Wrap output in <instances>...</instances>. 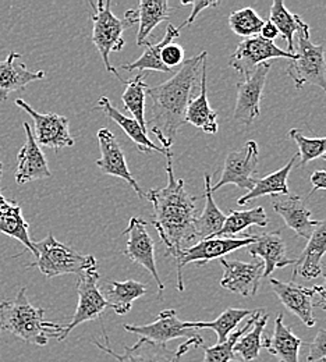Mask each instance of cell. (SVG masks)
<instances>
[{
  "label": "cell",
  "mask_w": 326,
  "mask_h": 362,
  "mask_svg": "<svg viewBox=\"0 0 326 362\" xmlns=\"http://www.w3.org/2000/svg\"><path fill=\"white\" fill-rule=\"evenodd\" d=\"M168 184L152 188L145 198L153 206L152 225L176 261L182 251L195 244L197 198L186 189L183 179H176L172 159L166 162Z\"/></svg>",
  "instance_id": "cell-1"
},
{
  "label": "cell",
  "mask_w": 326,
  "mask_h": 362,
  "mask_svg": "<svg viewBox=\"0 0 326 362\" xmlns=\"http://www.w3.org/2000/svg\"><path fill=\"white\" fill-rule=\"evenodd\" d=\"M206 66V52L185 60L177 73L168 81L148 88L152 100L146 127L159 139L162 148L170 151L180 127L186 123L187 105Z\"/></svg>",
  "instance_id": "cell-2"
},
{
  "label": "cell",
  "mask_w": 326,
  "mask_h": 362,
  "mask_svg": "<svg viewBox=\"0 0 326 362\" xmlns=\"http://www.w3.org/2000/svg\"><path fill=\"white\" fill-rule=\"evenodd\" d=\"M63 330L64 326L45 320L44 308L30 303L27 288H21L14 300L0 303V334L8 332L28 344L44 347L49 339H57Z\"/></svg>",
  "instance_id": "cell-3"
},
{
  "label": "cell",
  "mask_w": 326,
  "mask_h": 362,
  "mask_svg": "<svg viewBox=\"0 0 326 362\" xmlns=\"http://www.w3.org/2000/svg\"><path fill=\"white\" fill-rule=\"evenodd\" d=\"M93 7V42L98 49L105 69L107 73L115 74L123 84L126 83L117 70L110 63V53L120 52L126 42L123 40V33L139 23V10L130 8L126 11L123 18H117L112 11V1H90Z\"/></svg>",
  "instance_id": "cell-4"
},
{
  "label": "cell",
  "mask_w": 326,
  "mask_h": 362,
  "mask_svg": "<svg viewBox=\"0 0 326 362\" xmlns=\"http://www.w3.org/2000/svg\"><path fill=\"white\" fill-rule=\"evenodd\" d=\"M298 47L296 57L289 64L286 73L294 81L297 90L311 84L326 92V60L324 45H315L310 37V25L297 14Z\"/></svg>",
  "instance_id": "cell-5"
},
{
  "label": "cell",
  "mask_w": 326,
  "mask_h": 362,
  "mask_svg": "<svg viewBox=\"0 0 326 362\" xmlns=\"http://www.w3.org/2000/svg\"><path fill=\"white\" fill-rule=\"evenodd\" d=\"M37 258L30 267L38 268L47 277L53 279L62 274H81L90 269H96L98 261L93 255H83L71 247L57 241L52 233L41 241L34 243Z\"/></svg>",
  "instance_id": "cell-6"
},
{
  "label": "cell",
  "mask_w": 326,
  "mask_h": 362,
  "mask_svg": "<svg viewBox=\"0 0 326 362\" xmlns=\"http://www.w3.org/2000/svg\"><path fill=\"white\" fill-rule=\"evenodd\" d=\"M103 334H105V332H103ZM105 340H106L105 346L96 340H93V344L103 353L112 356L117 362H182L183 356L190 351V349H192V347L197 349V347L204 346V339L201 336L187 339L186 343L179 346L177 350H169L166 346L155 344L148 340L140 339L132 347L124 346L123 354H117L107 347L109 340H107L106 334H105Z\"/></svg>",
  "instance_id": "cell-7"
},
{
  "label": "cell",
  "mask_w": 326,
  "mask_h": 362,
  "mask_svg": "<svg viewBox=\"0 0 326 362\" xmlns=\"http://www.w3.org/2000/svg\"><path fill=\"white\" fill-rule=\"evenodd\" d=\"M255 241L254 234L241 237V238H228V237H212L208 240H202L191 247L182 251L179 255L176 265H177V290L185 291L183 283V268L188 264L204 265L209 261L222 258L235 250L245 248Z\"/></svg>",
  "instance_id": "cell-8"
},
{
  "label": "cell",
  "mask_w": 326,
  "mask_h": 362,
  "mask_svg": "<svg viewBox=\"0 0 326 362\" xmlns=\"http://www.w3.org/2000/svg\"><path fill=\"white\" fill-rule=\"evenodd\" d=\"M99 279H100V274L96 269H90L78 276V281H77L78 304L71 322L67 326H64L63 333L57 337L59 341H63L70 334V332L78 325L99 319L102 317L103 311L109 308L105 296L99 290V286H98Z\"/></svg>",
  "instance_id": "cell-9"
},
{
  "label": "cell",
  "mask_w": 326,
  "mask_h": 362,
  "mask_svg": "<svg viewBox=\"0 0 326 362\" xmlns=\"http://www.w3.org/2000/svg\"><path fill=\"white\" fill-rule=\"evenodd\" d=\"M260 162V149L255 141H248L240 151H232L225 159L223 172L219 181L212 185V191H218L226 184H234L238 188L251 191L258 179H255Z\"/></svg>",
  "instance_id": "cell-10"
},
{
  "label": "cell",
  "mask_w": 326,
  "mask_h": 362,
  "mask_svg": "<svg viewBox=\"0 0 326 362\" xmlns=\"http://www.w3.org/2000/svg\"><path fill=\"white\" fill-rule=\"evenodd\" d=\"M16 105L33 117L34 136L40 146L60 149L74 145L76 141L70 134V122L67 117L57 113H40L21 98L16 99Z\"/></svg>",
  "instance_id": "cell-11"
},
{
  "label": "cell",
  "mask_w": 326,
  "mask_h": 362,
  "mask_svg": "<svg viewBox=\"0 0 326 362\" xmlns=\"http://www.w3.org/2000/svg\"><path fill=\"white\" fill-rule=\"evenodd\" d=\"M127 235L124 255L134 264L141 265L149 272L159 288V298H162L165 284L162 283V279L159 277L158 268H156V259H155V243L148 233V223L142 218L134 216L130 219L129 226L124 230Z\"/></svg>",
  "instance_id": "cell-12"
},
{
  "label": "cell",
  "mask_w": 326,
  "mask_h": 362,
  "mask_svg": "<svg viewBox=\"0 0 326 362\" xmlns=\"http://www.w3.org/2000/svg\"><path fill=\"white\" fill-rule=\"evenodd\" d=\"M271 63L260 64L254 73L245 76L237 83V99L234 107V120L243 124H251L261 113V99L267 84Z\"/></svg>",
  "instance_id": "cell-13"
},
{
  "label": "cell",
  "mask_w": 326,
  "mask_h": 362,
  "mask_svg": "<svg viewBox=\"0 0 326 362\" xmlns=\"http://www.w3.org/2000/svg\"><path fill=\"white\" fill-rule=\"evenodd\" d=\"M279 57L293 60L296 54H291L287 50L278 47L274 42L257 35L241 41L231 54L228 63L237 73L245 77L254 73L260 64Z\"/></svg>",
  "instance_id": "cell-14"
},
{
  "label": "cell",
  "mask_w": 326,
  "mask_h": 362,
  "mask_svg": "<svg viewBox=\"0 0 326 362\" xmlns=\"http://www.w3.org/2000/svg\"><path fill=\"white\" fill-rule=\"evenodd\" d=\"M124 330L140 336L141 339L148 340L155 344L166 346L169 341L176 339H192L199 336L197 329L187 327L186 322H182L177 315L176 310H163L152 323L148 325H124Z\"/></svg>",
  "instance_id": "cell-15"
},
{
  "label": "cell",
  "mask_w": 326,
  "mask_h": 362,
  "mask_svg": "<svg viewBox=\"0 0 326 362\" xmlns=\"http://www.w3.org/2000/svg\"><path fill=\"white\" fill-rule=\"evenodd\" d=\"M98 142L100 149V158L95 162L103 175L119 177L126 181L140 198H145L137 180L129 170L126 155L115 134L107 129L98 130Z\"/></svg>",
  "instance_id": "cell-16"
},
{
  "label": "cell",
  "mask_w": 326,
  "mask_h": 362,
  "mask_svg": "<svg viewBox=\"0 0 326 362\" xmlns=\"http://www.w3.org/2000/svg\"><path fill=\"white\" fill-rule=\"evenodd\" d=\"M223 276L221 286L234 294L243 297H254L258 293L261 279L264 277V262H241L221 258Z\"/></svg>",
  "instance_id": "cell-17"
},
{
  "label": "cell",
  "mask_w": 326,
  "mask_h": 362,
  "mask_svg": "<svg viewBox=\"0 0 326 362\" xmlns=\"http://www.w3.org/2000/svg\"><path fill=\"white\" fill-rule=\"evenodd\" d=\"M269 283L278 296L280 303L305 326L313 327L317 323L314 317V287L307 288L304 286L296 284L294 281L283 283L276 279H269Z\"/></svg>",
  "instance_id": "cell-18"
},
{
  "label": "cell",
  "mask_w": 326,
  "mask_h": 362,
  "mask_svg": "<svg viewBox=\"0 0 326 362\" xmlns=\"http://www.w3.org/2000/svg\"><path fill=\"white\" fill-rule=\"evenodd\" d=\"M255 241L250 244L247 252L264 262V277H269L276 269L296 264L297 258H290L284 240L279 233L254 234Z\"/></svg>",
  "instance_id": "cell-19"
},
{
  "label": "cell",
  "mask_w": 326,
  "mask_h": 362,
  "mask_svg": "<svg viewBox=\"0 0 326 362\" xmlns=\"http://www.w3.org/2000/svg\"><path fill=\"white\" fill-rule=\"evenodd\" d=\"M23 127L25 132V144L17 155L18 166L16 172V182L25 184L28 181L42 180L52 177L47 158L41 146L35 141L33 129L28 123H24Z\"/></svg>",
  "instance_id": "cell-20"
},
{
  "label": "cell",
  "mask_w": 326,
  "mask_h": 362,
  "mask_svg": "<svg viewBox=\"0 0 326 362\" xmlns=\"http://www.w3.org/2000/svg\"><path fill=\"white\" fill-rule=\"evenodd\" d=\"M272 208L284 221L286 226L291 228L298 237L307 240L320 223V221H314L311 218V211L307 208V201L298 195L287 199L274 198Z\"/></svg>",
  "instance_id": "cell-21"
},
{
  "label": "cell",
  "mask_w": 326,
  "mask_h": 362,
  "mask_svg": "<svg viewBox=\"0 0 326 362\" xmlns=\"http://www.w3.org/2000/svg\"><path fill=\"white\" fill-rule=\"evenodd\" d=\"M20 57V53L10 52L7 57L0 62V103L7 100L11 92L25 90L28 84L44 80L47 76L42 70L31 71L25 64H16V60Z\"/></svg>",
  "instance_id": "cell-22"
},
{
  "label": "cell",
  "mask_w": 326,
  "mask_h": 362,
  "mask_svg": "<svg viewBox=\"0 0 326 362\" xmlns=\"http://www.w3.org/2000/svg\"><path fill=\"white\" fill-rule=\"evenodd\" d=\"M326 254V219L320 221L318 226L313 231L311 237L301 255L296 259L293 269V280L297 274L303 276L307 280L317 279L322 271V258Z\"/></svg>",
  "instance_id": "cell-23"
},
{
  "label": "cell",
  "mask_w": 326,
  "mask_h": 362,
  "mask_svg": "<svg viewBox=\"0 0 326 362\" xmlns=\"http://www.w3.org/2000/svg\"><path fill=\"white\" fill-rule=\"evenodd\" d=\"M98 107L105 113L106 117H109L110 120H113L117 126H120V129L129 136V138L137 145L139 151L142 153H149L152 151L163 153L166 156V159H172V151H168L159 145H155L149 138L148 134L141 129L140 124L133 119V117H127L126 115H123L119 109H116L109 98L106 96H100L98 99Z\"/></svg>",
  "instance_id": "cell-24"
},
{
  "label": "cell",
  "mask_w": 326,
  "mask_h": 362,
  "mask_svg": "<svg viewBox=\"0 0 326 362\" xmlns=\"http://www.w3.org/2000/svg\"><path fill=\"white\" fill-rule=\"evenodd\" d=\"M30 223L24 219L23 209L16 201H8L3 195L0 197V233L20 241L25 250L31 251L37 258V248L30 238Z\"/></svg>",
  "instance_id": "cell-25"
},
{
  "label": "cell",
  "mask_w": 326,
  "mask_h": 362,
  "mask_svg": "<svg viewBox=\"0 0 326 362\" xmlns=\"http://www.w3.org/2000/svg\"><path fill=\"white\" fill-rule=\"evenodd\" d=\"M186 123L202 130L206 134H216L218 126V112L209 106L208 92H206V66L202 69L199 80V95L190 99L187 105Z\"/></svg>",
  "instance_id": "cell-26"
},
{
  "label": "cell",
  "mask_w": 326,
  "mask_h": 362,
  "mask_svg": "<svg viewBox=\"0 0 326 362\" xmlns=\"http://www.w3.org/2000/svg\"><path fill=\"white\" fill-rule=\"evenodd\" d=\"M283 314L278 315L274 333L271 337L264 339L262 347H265L268 353L279 362H300L298 353L303 341L283 323Z\"/></svg>",
  "instance_id": "cell-27"
},
{
  "label": "cell",
  "mask_w": 326,
  "mask_h": 362,
  "mask_svg": "<svg viewBox=\"0 0 326 362\" xmlns=\"http://www.w3.org/2000/svg\"><path fill=\"white\" fill-rule=\"evenodd\" d=\"M204 188H205V192H204L205 206L202 214L195 219V244L202 240L216 237L226 221V215L215 204L211 175H205Z\"/></svg>",
  "instance_id": "cell-28"
},
{
  "label": "cell",
  "mask_w": 326,
  "mask_h": 362,
  "mask_svg": "<svg viewBox=\"0 0 326 362\" xmlns=\"http://www.w3.org/2000/svg\"><path fill=\"white\" fill-rule=\"evenodd\" d=\"M109 288L106 290V301L109 308H112L117 315H126L132 311L133 303L146 294L148 286L129 279L124 281H109Z\"/></svg>",
  "instance_id": "cell-29"
},
{
  "label": "cell",
  "mask_w": 326,
  "mask_h": 362,
  "mask_svg": "<svg viewBox=\"0 0 326 362\" xmlns=\"http://www.w3.org/2000/svg\"><path fill=\"white\" fill-rule=\"evenodd\" d=\"M297 158H298V153L293 155V158L289 160V163L286 166H283L281 169L276 170L272 175H268L264 179L257 180L254 188L251 191H248L245 195H243L241 198H238L237 204L243 206V205L252 202L254 199H257L260 197L271 195L274 198H278V195H287L290 192L289 185H287V179H289V175H290Z\"/></svg>",
  "instance_id": "cell-30"
},
{
  "label": "cell",
  "mask_w": 326,
  "mask_h": 362,
  "mask_svg": "<svg viewBox=\"0 0 326 362\" xmlns=\"http://www.w3.org/2000/svg\"><path fill=\"white\" fill-rule=\"evenodd\" d=\"M180 30L176 28L173 24H168L163 38L158 44H146L145 52L141 54L137 60L130 64H122L120 69L126 71H159V73H170L172 70L166 69L161 60V52L168 44H172L176 38H179Z\"/></svg>",
  "instance_id": "cell-31"
},
{
  "label": "cell",
  "mask_w": 326,
  "mask_h": 362,
  "mask_svg": "<svg viewBox=\"0 0 326 362\" xmlns=\"http://www.w3.org/2000/svg\"><path fill=\"white\" fill-rule=\"evenodd\" d=\"M170 4L166 0H141L139 3L137 45H146V40L161 23L170 17Z\"/></svg>",
  "instance_id": "cell-32"
},
{
  "label": "cell",
  "mask_w": 326,
  "mask_h": 362,
  "mask_svg": "<svg viewBox=\"0 0 326 362\" xmlns=\"http://www.w3.org/2000/svg\"><path fill=\"white\" fill-rule=\"evenodd\" d=\"M260 310H240V308H228L218 319L212 322H186L190 329H211L218 336V344L226 341L232 334L234 329L244 320L245 317H252Z\"/></svg>",
  "instance_id": "cell-33"
},
{
  "label": "cell",
  "mask_w": 326,
  "mask_h": 362,
  "mask_svg": "<svg viewBox=\"0 0 326 362\" xmlns=\"http://www.w3.org/2000/svg\"><path fill=\"white\" fill-rule=\"evenodd\" d=\"M268 223L269 221L262 206L248 211H231V214L226 216L225 225L216 237L235 238V235L243 233L245 228L251 226L267 227Z\"/></svg>",
  "instance_id": "cell-34"
},
{
  "label": "cell",
  "mask_w": 326,
  "mask_h": 362,
  "mask_svg": "<svg viewBox=\"0 0 326 362\" xmlns=\"http://www.w3.org/2000/svg\"><path fill=\"white\" fill-rule=\"evenodd\" d=\"M126 90L122 95L124 107L132 113L133 119L139 123L141 129L148 134L146 120H145V98L148 86L144 81V74L140 73L136 78L124 83Z\"/></svg>",
  "instance_id": "cell-35"
},
{
  "label": "cell",
  "mask_w": 326,
  "mask_h": 362,
  "mask_svg": "<svg viewBox=\"0 0 326 362\" xmlns=\"http://www.w3.org/2000/svg\"><path fill=\"white\" fill-rule=\"evenodd\" d=\"M269 21L276 25L279 34L286 40L287 52L296 54V45L293 41L297 33V14H291L281 0H274L269 11Z\"/></svg>",
  "instance_id": "cell-36"
},
{
  "label": "cell",
  "mask_w": 326,
  "mask_h": 362,
  "mask_svg": "<svg viewBox=\"0 0 326 362\" xmlns=\"http://www.w3.org/2000/svg\"><path fill=\"white\" fill-rule=\"evenodd\" d=\"M268 314L261 315L254 323L252 329L248 330L247 334H243L237 343L234 344L233 353H238L245 361H254L260 357V351L262 349V334L268 322Z\"/></svg>",
  "instance_id": "cell-37"
},
{
  "label": "cell",
  "mask_w": 326,
  "mask_h": 362,
  "mask_svg": "<svg viewBox=\"0 0 326 362\" xmlns=\"http://www.w3.org/2000/svg\"><path fill=\"white\" fill-rule=\"evenodd\" d=\"M262 313H265V310H260L255 315H252V317H250L248 322H247V325H245L243 329H240V330L232 333L226 341H223V343H221V344H216V346H214V347L201 346L202 350H204V354H205L204 362L233 361L234 344L237 343V340H238L243 334H245V333L254 326V323L260 319V317L262 315Z\"/></svg>",
  "instance_id": "cell-38"
},
{
  "label": "cell",
  "mask_w": 326,
  "mask_h": 362,
  "mask_svg": "<svg viewBox=\"0 0 326 362\" xmlns=\"http://www.w3.org/2000/svg\"><path fill=\"white\" fill-rule=\"evenodd\" d=\"M265 20L257 14V11L251 7H244L235 10L229 16V27L235 35L251 38L257 37L261 33Z\"/></svg>",
  "instance_id": "cell-39"
},
{
  "label": "cell",
  "mask_w": 326,
  "mask_h": 362,
  "mask_svg": "<svg viewBox=\"0 0 326 362\" xmlns=\"http://www.w3.org/2000/svg\"><path fill=\"white\" fill-rule=\"evenodd\" d=\"M289 136L298 146V158L301 159L300 166H305L308 162L322 158L326 153V136L324 138H308L301 130L291 129Z\"/></svg>",
  "instance_id": "cell-40"
},
{
  "label": "cell",
  "mask_w": 326,
  "mask_h": 362,
  "mask_svg": "<svg viewBox=\"0 0 326 362\" xmlns=\"http://www.w3.org/2000/svg\"><path fill=\"white\" fill-rule=\"evenodd\" d=\"M161 60L163 66L169 70L179 67L185 62V49L175 42L168 44L161 52Z\"/></svg>",
  "instance_id": "cell-41"
},
{
  "label": "cell",
  "mask_w": 326,
  "mask_h": 362,
  "mask_svg": "<svg viewBox=\"0 0 326 362\" xmlns=\"http://www.w3.org/2000/svg\"><path fill=\"white\" fill-rule=\"evenodd\" d=\"M310 346V353L307 357V361L315 362L321 361L326 358V330L325 329H320L315 339L313 340V343L308 344Z\"/></svg>",
  "instance_id": "cell-42"
},
{
  "label": "cell",
  "mask_w": 326,
  "mask_h": 362,
  "mask_svg": "<svg viewBox=\"0 0 326 362\" xmlns=\"http://www.w3.org/2000/svg\"><path fill=\"white\" fill-rule=\"evenodd\" d=\"M219 4V1H208V0H191V1H182V6H192V11L190 14V17L187 18L186 23L179 27V30L182 31L185 27L190 25L194 23V20L197 18V16L205 10V8H209V7H216Z\"/></svg>",
  "instance_id": "cell-43"
},
{
  "label": "cell",
  "mask_w": 326,
  "mask_h": 362,
  "mask_svg": "<svg viewBox=\"0 0 326 362\" xmlns=\"http://www.w3.org/2000/svg\"><path fill=\"white\" fill-rule=\"evenodd\" d=\"M260 37H262L267 41L274 42L279 37V30L276 28V25L272 21L268 20V21L264 23V25L261 28V33H260Z\"/></svg>",
  "instance_id": "cell-44"
},
{
  "label": "cell",
  "mask_w": 326,
  "mask_h": 362,
  "mask_svg": "<svg viewBox=\"0 0 326 362\" xmlns=\"http://www.w3.org/2000/svg\"><path fill=\"white\" fill-rule=\"evenodd\" d=\"M311 184H313V189L311 194L317 189H326V170H317L311 175Z\"/></svg>",
  "instance_id": "cell-45"
},
{
  "label": "cell",
  "mask_w": 326,
  "mask_h": 362,
  "mask_svg": "<svg viewBox=\"0 0 326 362\" xmlns=\"http://www.w3.org/2000/svg\"><path fill=\"white\" fill-rule=\"evenodd\" d=\"M314 290H315V294L320 296V300L317 303H314L315 307L321 308L322 311L326 313V288L322 286H314Z\"/></svg>",
  "instance_id": "cell-46"
},
{
  "label": "cell",
  "mask_w": 326,
  "mask_h": 362,
  "mask_svg": "<svg viewBox=\"0 0 326 362\" xmlns=\"http://www.w3.org/2000/svg\"><path fill=\"white\" fill-rule=\"evenodd\" d=\"M321 274H322V276H324V279H325V281H326V267H322V271H321ZM326 288V287H325Z\"/></svg>",
  "instance_id": "cell-47"
},
{
  "label": "cell",
  "mask_w": 326,
  "mask_h": 362,
  "mask_svg": "<svg viewBox=\"0 0 326 362\" xmlns=\"http://www.w3.org/2000/svg\"><path fill=\"white\" fill-rule=\"evenodd\" d=\"M0 172H1V162H0ZM0 197H1V194H0Z\"/></svg>",
  "instance_id": "cell-48"
},
{
  "label": "cell",
  "mask_w": 326,
  "mask_h": 362,
  "mask_svg": "<svg viewBox=\"0 0 326 362\" xmlns=\"http://www.w3.org/2000/svg\"><path fill=\"white\" fill-rule=\"evenodd\" d=\"M318 362H326V358H324V360H321V361H318Z\"/></svg>",
  "instance_id": "cell-49"
},
{
  "label": "cell",
  "mask_w": 326,
  "mask_h": 362,
  "mask_svg": "<svg viewBox=\"0 0 326 362\" xmlns=\"http://www.w3.org/2000/svg\"><path fill=\"white\" fill-rule=\"evenodd\" d=\"M322 159H325V160H326V153H325V155H324V156H322Z\"/></svg>",
  "instance_id": "cell-50"
},
{
  "label": "cell",
  "mask_w": 326,
  "mask_h": 362,
  "mask_svg": "<svg viewBox=\"0 0 326 362\" xmlns=\"http://www.w3.org/2000/svg\"><path fill=\"white\" fill-rule=\"evenodd\" d=\"M229 362H238V361H234V360H233V361H229Z\"/></svg>",
  "instance_id": "cell-51"
}]
</instances>
